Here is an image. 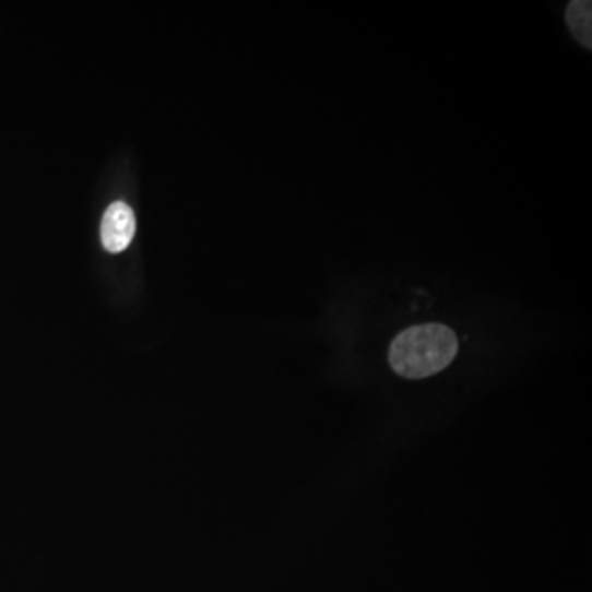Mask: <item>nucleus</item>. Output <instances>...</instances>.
Segmentation results:
<instances>
[{"instance_id": "obj_2", "label": "nucleus", "mask_w": 592, "mask_h": 592, "mask_svg": "<svg viewBox=\"0 0 592 592\" xmlns=\"http://www.w3.org/2000/svg\"><path fill=\"white\" fill-rule=\"evenodd\" d=\"M135 236V216L126 203L110 204L100 224V239L104 249L113 253L122 252Z\"/></svg>"}, {"instance_id": "obj_1", "label": "nucleus", "mask_w": 592, "mask_h": 592, "mask_svg": "<svg viewBox=\"0 0 592 592\" xmlns=\"http://www.w3.org/2000/svg\"><path fill=\"white\" fill-rule=\"evenodd\" d=\"M458 354L457 334L439 323L402 331L390 344L389 363L405 379H425L447 369Z\"/></svg>"}, {"instance_id": "obj_3", "label": "nucleus", "mask_w": 592, "mask_h": 592, "mask_svg": "<svg viewBox=\"0 0 592 592\" xmlns=\"http://www.w3.org/2000/svg\"><path fill=\"white\" fill-rule=\"evenodd\" d=\"M566 24L579 44L591 48V2H571L566 11Z\"/></svg>"}]
</instances>
